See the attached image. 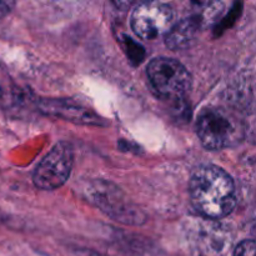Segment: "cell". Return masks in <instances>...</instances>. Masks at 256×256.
Here are the masks:
<instances>
[{"instance_id": "1", "label": "cell", "mask_w": 256, "mask_h": 256, "mask_svg": "<svg viewBox=\"0 0 256 256\" xmlns=\"http://www.w3.org/2000/svg\"><path fill=\"white\" fill-rule=\"evenodd\" d=\"M189 189L192 206L208 219L228 216L236 206L234 180L216 165L205 164L196 168L190 179Z\"/></svg>"}, {"instance_id": "4", "label": "cell", "mask_w": 256, "mask_h": 256, "mask_svg": "<svg viewBox=\"0 0 256 256\" xmlns=\"http://www.w3.org/2000/svg\"><path fill=\"white\" fill-rule=\"evenodd\" d=\"M148 78L152 89L162 99L184 100L192 89V75L180 62L172 58L159 56L149 62Z\"/></svg>"}, {"instance_id": "5", "label": "cell", "mask_w": 256, "mask_h": 256, "mask_svg": "<svg viewBox=\"0 0 256 256\" xmlns=\"http://www.w3.org/2000/svg\"><path fill=\"white\" fill-rule=\"evenodd\" d=\"M74 165V148L68 142H59L35 168L32 180L40 190H55L69 179Z\"/></svg>"}, {"instance_id": "2", "label": "cell", "mask_w": 256, "mask_h": 256, "mask_svg": "<svg viewBox=\"0 0 256 256\" xmlns=\"http://www.w3.org/2000/svg\"><path fill=\"white\" fill-rule=\"evenodd\" d=\"M196 134L208 150H222L235 146L244 136L242 120L224 108H206L196 122Z\"/></svg>"}, {"instance_id": "10", "label": "cell", "mask_w": 256, "mask_h": 256, "mask_svg": "<svg viewBox=\"0 0 256 256\" xmlns=\"http://www.w3.org/2000/svg\"><path fill=\"white\" fill-rule=\"evenodd\" d=\"M14 5V2H0V20L4 19V18L12 12Z\"/></svg>"}, {"instance_id": "8", "label": "cell", "mask_w": 256, "mask_h": 256, "mask_svg": "<svg viewBox=\"0 0 256 256\" xmlns=\"http://www.w3.org/2000/svg\"><path fill=\"white\" fill-rule=\"evenodd\" d=\"M205 16L202 12H195L184 18L170 28L165 34V45L172 50H185L194 44L205 24Z\"/></svg>"}, {"instance_id": "3", "label": "cell", "mask_w": 256, "mask_h": 256, "mask_svg": "<svg viewBox=\"0 0 256 256\" xmlns=\"http://www.w3.org/2000/svg\"><path fill=\"white\" fill-rule=\"evenodd\" d=\"M85 198L94 206L104 212L115 222L126 225H142L145 222V214L132 204L126 195L115 184L105 180H95L84 190Z\"/></svg>"}, {"instance_id": "6", "label": "cell", "mask_w": 256, "mask_h": 256, "mask_svg": "<svg viewBox=\"0 0 256 256\" xmlns=\"http://www.w3.org/2000/svg\"><path fill=\"white\" fill-rule=\"evenodd\" d=\"M174 10L166 2H145L136 5L132 15V29L144 40L166 34L172 26Z\"/></svg>"}, {"instance_id": "9", "label": "cell", "mask_w": 256, "mask_h": 256, "mask_svg": "<svg viewBox=\"0 0 256 256\" xmlns=\"http://www.w3.org/2000/svg\"><path fill=\"white\" fill-rule=\"evenodd\" d=\"M256 244L254 240H244L239 242L234 250V256H255Z\"/></svg>"}, {"instance_id": "7", "label": "cell", "mask_w": 256, "mask_h": 256, "mask_svg": "<svg viewBox=\"0 0 256 256\" xmlns=\"http://www.w3.org/2000/svg\"><path fill=\"white\" fill-rule=\"evenodd\" d=\"M40 110L52 116L60 118L79 125H105L104 119L92 110L76 102L62 99H44L39 104Z\"/></svg>"}]
</instances>
